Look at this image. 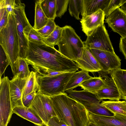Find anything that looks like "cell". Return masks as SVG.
<instances>
[{
    "mask_svg": "<svg viewBox=\"0 0 126 126\" xmlns=\"http://www.w3.org/2000/svg\"><path fill=\"white\" fill-rule=\"evenodd\" d=\"M110 0H82L81 14L82 18L92 14L99 9L104 13Z\"/></svg>",
    "mask_w": 126,
    "mask_h": 126,
    "instance_id": "cell-17",
    "label": "cell"
},
{
    "mask_svg": "<svg viewBox=\"0 0 126 126\" xmlns=\"http://www.w3.org/2000/svg\"><path fill=\"white\" fill-rule=\"evenodd\" d=\"M89 113L106 116H111L114 113L105 107L102 106L101 103L93 104L85 106Z\"/></svg>",
    "mask_w": 126,
    "mask_h": 126,
    "instance_id": "cell-29",
    "label": "cell"
},
{
    "mask_svg": "<svg viewBox=\"0 0 126 126\" xmlns=\"http://www.w3.org/2000/svg\"><path fill=\"white\" fill-rule=\"evenodd\" d=\"M9 13L5 9L2 16L0 17V30L6 26L9 19Z\"/></svg>",
    "mask_w": 126,
    "mask_h": 126,
    "instance_id": "cell-39",
    "label": "cell"
},
{
    "mask_svg": "<svg viewBox=\"0 0 126 126\" xmlns=\"http://www.w3.org/2000/svg\"><path fill=\"white\" fill-rule=\"evenodd\" d=\"M92 77L89 75V72L84 70H81L75 72L66 85L65 92L73 90L79 86L82 82Z\"/></svg>",
    "mask_w": 126,
    "mask_h": 126,
    "instance_id": "cell-22",
    "label": "cell"
},
{
    "mask_svg": "<svg viewBox=\"0 0 126 126\" xmlns=\"http://www.w3.org/2000/svg\"><path fill=\"white\" fill-rule=\"evenodd\" d=\"M110 75L119 89L121 99H126V69H118L112 72Z\"/></svg>",
    "mask_w": 126,
    "mask_h": 126,
    "instance_id": "cell-20",
    "label": "cell"
},
{
    "mask_svg": "<svg viewBox=\"0 0 126 126\" xmlns=\"http://www.w3.org/2000/svg\"><path fill=\"white\" fill-rule=\"evenodd\" d=\"M91 122L98 126H126V115L114 113L113 116H106L89 113Z\"/></svg>",
    "mask_w": 126,
    "mask_h": 126,
    "instance_id": "cell-15",
    "label": "cell"
},
{
    "mask_svg": "<svg viewBox=\"0 0 126 126\" xmlns=\"http://www.w3.org/2000/svg\"><path fill=\"white\" fill-rule=\"evenodd\" d=\"M27 78L22 79L15 76L10 80V95L13 109L16 107L24 106L22 101V93Z\"/></svg>",
    "mask_w": 126,
    "mask_h": 126,
    "instance_id": "cell-14",
    "label": "cell"
},
{
    "mask_svg": "<svg viewBox=\"0 0 126 126\" xmlns=\"http://www.w3.org/2000/svg\"><path fill=\"white\" fill-rule=\"evenodd\" d=\"M62 27V36L57 44L58 50L76 62L82 57L85 47L84 43L71 26L66 25Z\"/></svg>",
    "mask_w": 126,
    "mask_h": 126,
    "instance_id": "cell-4",
    "label": "cell"
},
{
    "mask_svg": "<svg viewBox=\"0 0 126 126\" xmlns=\"http://www.w3.org/2000/svg\"><path fill=\"white\" fill-rule=\"evenodd\" d=\"M76 63L79 68L88 72H97L101 70L99 63L90 50L85 47L82 57Z\"/></svg>",
    "mask_w": 126,
    "mask_h": 126,
    "instance_id": "cell-16",
    "label": "cell"
},
{
    "mask_svg": "<svg viewBox=\"0 0 126 126\" xmlns=\"http://www.w3.org/2000/svg\"><path fill=\"white\" fill-rule=\"evenodd\" d=\"M0 46L9 63L14 76H16L18 65L19 45L15 16L10 14L7 24L0 30Z\"/></svg>",
    "mask_w": 126,
    "mask_h": 126,
    "instance_id": "cell-3",
    "label": "cell"
},
{
    "mask_svg": "<svg viewBox=\"0 0 126 126\" xmlns=\"http://www.w3.org/2000/svg\"><path fill=\"white\" fill-rule=\"evenodd\" d=\"M46 126H68L57 116L52 117L45 125Z\"/></svg>",
    "mask_w": 126,
    "mask_h": 126,
    "instance_id": "cell-37",
    "label": "cell"
},
{
    "mask_svg": "<svg viewBox=\"0 0 126 126\" xmlns=\"http://www.w3.org/2000/svg\"><path fill=\"white\" fill-rule=\"evenodd\" d=\"M105 15L101 9L82 17L80 20L82 31L88 36L99 26L104 24Z\"/></svg>",
    "mask_w": 126,
    "mask_h": 126,
    "instance_id": "cell-13",
    "label": "cell"
},
{
    "mask_svg": "<svg viewBox=\"0 0 126 126\" xmlns=\"http://www.w3.org/2000/svg\"><path fill=\"white\" fill-rule=\"evenodd\" d=\"M69 0H56V17L61 18L66 12Z\"/></svg>",
    "mask_w": 126,
    "mask_h": 126,
    "instance_id": "cell-33",
    "label": "cell"
},
{
    "mask_svg": "<svg viewBox=\"0 0 126 126\" xmlns=\"http://www.w3.org/2000/svg\"><path fill=\"white\" fill-rule=\"evenodd\" d=\"M74 73L67 72L50 77L36 74L38 86L37 92L48 96L64 93L66 85Z\"/></svg>",
    "mask_w": 126,
    "mask_h": 126,
    "instance_id": "cell-5",
    "label": "cell"
},
{
    "mask_svg": "<svg viewBox=\"0 0 126 126\" xmlns=\"http://www.w3.org/2000/svg\"><path fill=\"white\" fill-rule=\"evenodd\" d=\"M35 18L34 28L38 30L45 26L49 19L45 15L40 6V0L35 2Z\"/></svg>",
    "mask_w": 126,
    "mask_h": 126,
    "instance_id": "cell-24",
    "label": "cell"
},
{
    "mask_svg": "<svg viewBox=\"0 0 126 126\" xmlns=\"http://www.w3.org/2000/svg\"><path fill=\"white\" fill-rule=\"evenodd\" d=\"M103 79L100 76L92 77L82 82L79 85L83 90L95 94L105 85Z\"/></svg>",
    "mask_w": 126,
    "mask_h": 126,
    "instance_id": "cell-21",
    "label": "cell"
},
{
    "mask_svg": "<svg viewBox=\"0 0 126 126\" xmlns=\"http://www.w3.org/2000/svg\"><path fill=\"white\" fill-rule=\"evenodd\" d=\"M124 100L126 102V99H124Z\"/></svg>",
    "mask_w": 126,
    "mask_h": 126,
    "instance_id": "cell-43",
    "label": "cell"
},
{
    "mask_svg": "<svg viewBox=\"0 0 126 126\" xmlns=\"http://www.w3.org/2000/svg\"><path fill=\"white\" fill-rule=\"evenodd\" d=\"M63 28L56 25L53 32L48 36L42 37L44 43L51 47H54L57 45L62 36Z\"/></svg>",
    "mask_w": 126,
    "mask_h": 126,
    "instance_id": "cell-27",
    "label": "cell"
},
{
    "mask_svg": "<svg viewBox=\"0 0 126 126\" xmlns=\"http://www.w3.org/2000/svg\"><path fill=\"white\" fill-rule=\"evenodd\" d=\"M83 42L85 47L89 50L95 49L115 52L104 24L99 26L87 36Z\"/></svg>",
    "mask_w": 126,
    "mask_h": 126,
    "instance_id": "cell-7",
    "label": "cell"
},
{
    "mask_svg": "<svg viewBox=\"0 0 126 126\" xmlns=\"http://www.w3.org/2000/svg\"><path fill=\"white\" fill-rule=\"evenodd\" d=\"M15 113L22 118L38 126L45 125L39 116L30 107H16L13 109V113Z\"/></svg>",
    "mask_w": 126,
    "mask_h": 126,
    "instance_id": "cell-19",
    "label": "cell"
},
{
    "mask_svg": "<svg viewBox=\"0 0 126 126\" xmlns=\"http://www.w3.org/2000/svg\"><path fill=\"white\" fill-rule=\"evenodd\" d=\"M119 47L120 52L123 54L126 60V37L121 38Z\"/></svg>",
    "mask_w": 126,
    "mask_h": 126,
    "instance_id": "cell-40",
    "label": "cell"
},
{
    "mask_svg": "<svg viewBox=\"0 0 126 126\" xmlns=\"http://www.w3.org/2000/svg\"><path fill=\"white\" fill-rule=\"evenodd\" d=\"M36 91H34L22 98V101L24 107H30L36 94Z\"/></svg>",
    "mask_w": 126,
    "mask_h": 126,
    "instance_id": "cell-36",
    "label": "cell"
},
{
    "mask_svg": "<svg viewBox=\"0 0 126 126\" xmlns=\"http://www.w3.org/2000/svg\"><path fill=\"white\" fill-rule=\"evenodd\" d=\"M9 84L7 77L0 79V126H7L13 114Z\"/></svg>",
    "mask_w": 126,
    "mask_h": 126,
    "instance_id": "cell-8",
    "label": "cell"
},
{
    "mask_svg": "<svg viewBox=\"0 0 126 126\" xmlns=\"http://www.w3.org/2000/svg\"><path fill=\"white\" fill-rule=\"evenodd\" d=\"M16 3L13 15L19 38V56L25 59L28 47L29 41L24 35V29L30 24L25 13V4L19 0H16Z\"/></svg>",
    "mask_w": 126,
    "mask_h": 126,
    "instance_id": "cell-6",
    "label": "cell"
},
{
    "mask_svg": "<svg viewBox=\"0 0 126 126\" xmlns=\"http://www.w3.org/2000/svg\"><path fill=\"white\" fill-rule=\"evenodd\" d=\"M57 116L68 126H88L89 113L83 105L64 93L49 96Z\"/></svg>",
    "mask_w": 126,
    "mask_h": 126,
    "instance_id": "cell-2",
    "label": "cell"
},
{
    "mask_svg": "<svg viewBox=\"0 0 126 126\" xmlns=\"http://www.w3.org/2000/svg\"><path fill=\"white\" fill-rule=\"evenodd\" d=\"M25 59L37 74L47 71L75 72L79 69L75 62L45 44L29 41Z\"/></svg>",
    "mask_w": 126,
    "mask_h": 126,
    "instance_id": "cell-1",
    "label": "cell"
},
{
    "mask_svg": "<svg viewBox=\"0 0 126 126\" xmlns=\"http://www.w3.org/2000/svg\"><path fill=\"white\" fill-rule=\"evenodd\" d=\"M88 126H98L92 122H90Z\"/></svg>",
    "mask_w": 126,
    "mask_h": 126,
    "instance_id": "cell-42",
    "label": "cell"
},
{
    "mask_svg": "<svg viewBox=\"0 0 126 126\" xmlns=\"http://www.w3.org/2000/svg\"><path fill=\"white\" fill-rule=\"evenodd\" d=\"M16 3L15 0H5V7L9 14H14Z\"/></svg>",
    "mask_w": 126,
    "mask_h": 126,
    "instance_id": "cell-38",
    "label": "cell"
},
{
    "mask_svg": "<svg viewBox=\"0 0 126 126\" xmlns=\"http://www.w3.org/2000/svg\"><path fill=\"white\" fill-rule=\"evenodd\" d=\"M82 0H69L68 11L70 15L77 20L80 19L79 15L81 12Z\"/></svg>",
    "mask_w": 126,
    "mask_h": 126,
    "instance_id": "cell-31",
    "label": "cell"
},
{
    "mask_svg": "<svg viewBox=\"0 0 126 126\" xmlns=\"http://www.w3.org/2000/svg\"><path fill=\"white\" fill-rule=\"evenodd\" d=\"M56 26L54 20L49 19L45 26L37 31L42 37H46L53 32Z\"/></svg>",
    "mask_w": 126,
    "mask_h": 126,
    "instance_id": "cell-32",
    "label": "cell"
},
{
    "mask_svg": "<svg viewBox=\"0 0 126 126\" xmlns=\"http://www.w3.org/2000/svg\"><path fill=\"white\" fill-rule=\"evenodd\" d=\"M41 7L47 17L54 20L56 15V0H40Z\"/></svg>",
    "mask_w": 126,
    "mask_h": 126,
    "instance_id": "cell-26",
    "label": "cell"
},
{
    "mask_svg": "<svg viewBox=\"0 0 126 126\" xmlns=\"http://www.w3.org/2000/svg\"><path fill=\"white\" fill-rule=\"evenodd\" d=\"M30 107L39 116L45 125L52 117L57 116L49 97L37 92Z\"/></svg>",
    "mask_w": 126,
    "mask_h": 126,
    "instance_id": "cell-10",
    "label": "cell"
},
{
    "mask_svg": "<svg viewBox=\"0 0 126 126\" xmlns=\"http://www.w3.org/2000/svg\"><path fill=\"white\" fill-rule=\"evenodd\" d=\"M101 104L114 113L126 115V102L125 100H103Z\"/></svg>",
    "mask_w": 126,
    "mask_h": 126,
    "instance_id": "cell-23",
    "label": "cell"
},
{
    "mask_svg": "<svg viewBox=\"0 0 126 126\" xmlns=\"http://www.w3.org/2000/svg\"><path fill=\"white\" fill-rule=\"evenodd\" d=\"M105 22L114 32L121 37H126V13L120 8L116 9L106 17Z\"/></svg>",
    "mask_w": 126,
    "mask_h": 126,
    "instance_id": "cell-12",
    "label": "cell"
},
{
    "mask_svg": "<svg viewBox=\"0 0 126 126\" xmlns=\"http://www.w3.org/2000/svg\"><path fill=\"white\" fill-rule=\"evenodd\" d=\"M29 65L25 59L19 57L18 68L15 76L22 79L27 78L31 72L29 68Z\"/></svg>",
    "mask_w": 126,
    "mask_h": 126,
    "instance_id": "cell-30",
    "label": "cell"
},
{
    "mask_svg": "<svg viewBox=\"0 0 126 126\" xmlns=\"http://www.w3.org/2000/svg\"><path fill=\"white\" fill-rule=\"evenodd\" d=\"M99 63L102 71L108 74L121 68V60L115 52L95 49L90 50Z\"/></svg>",
    "mask_w": 126,
    "mask_h": 126,
    "instance_id": "cell-9",
    "label": "cell"
},
{
    "mask_svg": "<svg viewBox=\"0 0 126 126\" xmlns=\"http://www.w3.org/2000/svg\"><path fill=\"white\" fill-rule=\"evenodd\" d=\"M126 0H110L105 12L104 13L106 17L111 12L120 7L125 2Z\"/></svg>",
    "mask_w": 126,
    "mask_h": 126,
    "instance_id": "cell-34",
    "label": "cell"
},
{
    "mask_svg": "<svg viewBox=\"0 0 126 126\" xmlns=\"http://www.w3.org/2000/svg\"><path fill=\"white\" fill-rule=\"evenodd\" d=\"M97 72L105 82L104 86L95 93L98 99L101 101L104 99L119 101L121 99L119 91L113 79L101 71Z\"/></svg>",
    "mask_w": 126,
    "mask_h": 126,
    "instance_id": "cell-11",
    "label": "cell"
},
{
    "mask_svg": "<svg viewBox=\"0 0 126 126\" xmlns=\"http://www.w3.org/2000/svg\"><path fill=\"white\" fill-rule=\"evenodd\" d=\"M68 96L83 105L84 106L101 102L95 94L83 90H72L65 92Z\"/></svg>",
    "mask_w": 126,
    "mask_h": 126,
    "instance_id": "cell-18",
    "label": "cell"
},
{
    "mask_svg": "<svg viewBox=\"0 0 126 126\" xmlns=\"http://www.w3.org/2000/svg\"><path fill=\"white\" fill-rule=\"evenodd\" d=\"M38 86L35 72L32 71L27 78L22 93V98L34 91H37Z\"/></svg>",
    "mask_w": 126,
    "mask_h": 126,
    "instance_id": "cell-25",
    "label": "cell"
},
{
    "mask_svg": "<svg viewBox=\"0 0 126 126\" xmlns=\"http://www.w3.org/2000/svg\"><path fill=\"white\" fill-rule=\"evenodd\" d=\"M0 52V77L1 79L2 75L10 63L5 53L1 46Z\"/></svg>",
    "mask_w": 126,
    "mask_h": 126,
    "instance_id": "cell-35",
    "label": "cell"
},
{
    "mask_svg": "<svg viewBox=\"0 0 126 126\" xmlns=\"http://www.w3.org/2000/svg\"><path fill=\"white\" fill-rule=\"evenodd\" d=\"M24 33L29 41L39 44H44L42 37L30 24L25 27Z\"/></svg>",
    "mask_w": 126,
    "mask_h": 126,
    "instance_id": "cell-28",
    "label": "cell"
},
{
    "mask_svg": "<svg viewBox=\"0 0 126 126\" xmlns=\"http://www.w3.org/2000/svg\"><path fill=\"white\" fill-rule=\"evenodd\" d=\"M120 8L123 11L126 13V2L121 6Z\"/></svg>",
    "mask_w": 126,
    "mask_h": 126,
    "instance_id": "cell-41",
    "label": "cell"
}]
</instances>
